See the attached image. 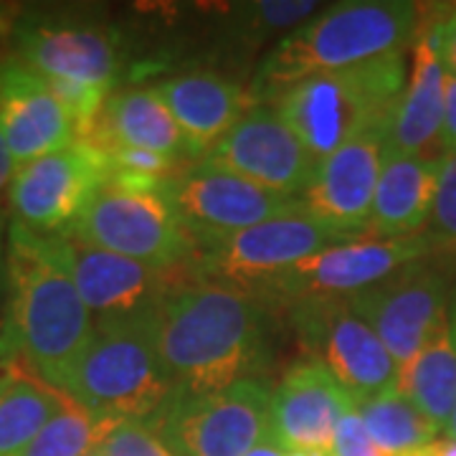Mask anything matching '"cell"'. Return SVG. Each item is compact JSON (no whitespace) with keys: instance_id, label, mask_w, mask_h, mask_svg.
I'll return each mask as SVG.
<instances>
[{"instance_id":"cell-1","label":"cell","mask_w":456,"mask_h":456,"mask_svg":"<svg viewBox=\"0 0 456 456\" xmlns=\"http://www.w3.org/2000/svg\"><path fill=\"white\" fill-rule=\"evenodd\" d=\"M155 332L175 393L224 391L269 360L259 299L211 279L173 284L155 312Z\"/></svg>"},{"instance_id":"cell-2","label":"cell","mask_w":456,"mask_h":456,"mask_svg":"<svg viewBox=\"0 0 456 456\" xmlns=\"http://www.w3.org/2000/svg\"><path fill=\"white\" fill-rule=\"evenodd\" d=\"M5 266L8 294L0 335L13 358L28 362L44 383L61 388L94 335V317L69 272L66 239L36 233L13 221Z\"/></svg>"},{"instance_id":"cell-3","label":"cell","mask_w":456,"mask_h":456,"mask_svg":"<svg viewBox=\"0 0 456 456\" xmlns=\"http://www.w3.org/2000/svg\"><path fill=\"white\" fill-rule=\"evenodd\" d=\"M419 33V5L401 0L338 3L289 31L261 61L248 94L277 102L310 77L403 53Z\"/></svg>"},{"instance_id":"cell-4","label":"cell","mask_w":456,"mask_h":456,"mask_svg":"<svg viewBox=\"0 0 456 456\" xmlns=\"http://www.w3.org/2000/svg\"><path fill=\"white\" fill-rule=\"evenodd\" d=\"M155 312L94 322L59 391L104 419L150 424L175 395L158 353Z\"/></svg>"},{"instance_id":"cell-5","label":"cell","mask_w":456,"mask_h":456,"mask_svg":"<svg viewBox=\"0 0 456 456\" xmlns=\"http://www.w3.org/2000/svg\"><path fill=\"white\" fill-rule=\"evenodd\" d=\"M406 82V53H391L305 79L277 99V112L322 160L362 132L388 130Z\"/></svg>"},{"instance_id":"cell-6","label":"cell","mask_w":456,"mask_h":456,"mask_svg":"<svg viewBox=\"0 0 456 456\" xmlns=\"http://www.w3.org/2000/svg\"><path fill=\"white\" fill-rule=\"evenodd\" d=\"M64 236L167 272L196 259L198 251L167 196V183L152 180L110 178Z\"/></svg>"},{"instance_id":"cell-7","label":"cell","mask_w":456,"mask_h":456,"mask_svg":"<svg viewBox=\"0 0 456 456\" xmlns=\"http://www.w3.org/2000/svg\"><path fill=\"white\" fill-rule=\"evenodd\" d=\"M272 391L259 378L224 391L175 393L150 421L173 456H246L269 431Z\"/></svg>"},{"instance_id":"cell-8","label":"cell","mask_w":456,"mask_h":456,"mask_svg":"<svg viewBox=\"0 0 456 456\" xmlns=\"http://www.w3.org/2000/svg\"><path fill=\"white\" fill-rule=\"evenodd\" d=\"M16 59L53 86L110 97L122 66L119 36L94 18L31 13L16 20Z\"/></svg>"},{"instance_id":"cell-9","label":"cell","mask_w":456,"mask_h":456,"mask_svg":"<svg viewBox=\"0 0 456 456\" xmlns=\"http://www.w3.org/2000/svg\"><path fill=\"white\" fill-rule=\"evenodd\" d=\"M350 239L353 236L327 226L302 206L299 211L269 218L259 226L233 233L221 244L200 248L193 264L198 279H211L254 294V289L266 287L294 264Z\"/></svg>"},{"instance_id":"cell-10","label":"cell","mask_w":456,"mask_h":456,"mask_svg":"<svg viewBox=\"0 0 456 456\" xmlns=\"http://www.w3.org/2000/svg\"><path fill=\"white\" fill-rule=\"evenodd\" d=\"M431 251L428 236H401V239H350L299 261L281 272L264 289L281 302L305 305L325 299H350L353 294L373 287L395 274L408 264L421 261Z\"/></svg>"},{"instance_id":"cell-11","label":"cell","mask_w":456,"mask_h":456,"mask_svg":"<svg viewBox=\"0 0 456 456\" xmlns=\"http://www.w3.org/2000/svg\"><path fill=\"white\" fill-rule=\"evenodd\" d=\"M107 180V155L97 145L77 140L16 167L8 185V203L20 226L46 236H64Z\"/></svg>"},{"instance_id":"cell-12","label":"cell","mask_w":456,"mask_h":456,"mask_svg":"<svg viewBox=\"0 0 456 456\" xmlns=\"http://www.w3.org/2000/svg\"><path fill=\"white\" fill-rule=\"evenodd\" d=\"M167 196L198 251L305 206L302 198L279 196L203 163L185 167L170 180Z\"/></svg>"},{"instance_id":"cell-13","label":"cell","mask_w":456,"mask_h":456,"mask_svg":"<svg viewBox=\"0 0 456 456\" xmlns=\"http://www.w3.org/2000/svg\"><path fill=\"white\" fill-rule=\"evenodd\" d=\"M365 325H370L393 360L406 365L449 317V279L424 259L408 264L395 274L345 299Z\"/></svg>"},{"instance_id":"cell-14","label":"cell","mask_w":456,"mask_h":456,"mask_svg":"<svg viewBox=\"0 0 456 456\" xmlns=\"http://www.w3.org/2000/svg\"><path fill=\"white\" fill-rule=\"evenodd\" d=\"M294 322L353 403L370 401L398 386L401 368L391 350L345 299L297 305Z\"/></svg>"},{"instance_id":"cell-15","label":"cell","mask_w":456,"mask_h":456,"mask_svg":"<svg viewBox=\"0 0 456 456\" xmlns=\"http://www.w3.org/2000/svg\"><path fill=\"white\" fill-rule=\"evenodd\" d=\"M198 163L248 180L279 196L299 198V193H307L320 160L277 110L256 104Z\"/></svg>"},{"instance_id":"cell-16","label":"cell","mask_w":456,"mask_h":456,"mask_svg":"<svg viewBox=\"0 0 456 456\" xmlns=\"http://www.w3.org/2000/svg\"><path fill=\"white\" fill-rule=\"evenodd\" d=\"M386 127L362 132L322 158L302 196L312 216L345 236L360 239V231L370 224L375 185L386 155Z\"/></svg>"},{"instance_id":"cell-17","label":"cell","mask_w":456,"mask_h":456,"mask_svg":"<svg viewBox=\"0 0 456 456\" xmlns=\"http://www.w3.org/2000/svg\"><path fill=\"white\" fill-rule=\"evenodd\" d=\"M0 134L16 167L77 142L64 102L18 59L0 61Z\"/></svg>"},{"instance_id":"cell-18","label":"cell","mask_w":456,"mask_h":456,"mask_svg":"<svg viewBox=\"0 0 456 456\" xmlns=\"http://www.w3.org/2000/svg\"><path fill=\"white\" fill-rule=\"evenodd\" d=\"M66 261L94 322L155 312L167 289L180 281L175 277L178 269H155L142 261L77 244L71 239H66Z\"/></svg>"},{"instance_id":"cell-19","label":"cell","mask_w":456,"mask_h":456,"mask_svg":"<svg viewBox=\"0 0 456 456\" xmlns=\"http://www.w3.org/2000/svg\"><path fill=\"white\" fill-rule=\"evenodd\" d=\"M350 395L320 360L287 370L269 403V434L287 452L330 454L342 416L353 411Z\"/></svg>"},{"instance_id":"cell-20","label":"cell","mask_w":456,"mask_h":456,"mask_svg":"<svg viewBox=\"0 0 456 456\" xmlns=\"http://www.w3.org/2000/svg\"><path fill=\"white\" fill-rule=\"evenodd\" d=\"M444 99H446V69L441 64L436 23H434L419 33L406 89L388 122L386 150L413 155V158H426V152H441Z\"/></svg>"},{"instance_id":"cell-21","label":"cell","mask_w":456,"mask_h":456,"mask_svg":"<svg viewBox=\"0 0 456 456\" xmlns=\"http://www.w3.org/2000/svg\"><path fill=\"white\" fill-rule=\"evenodd\" d=\"M167 112L183 132L193 160H200L256 102L226 77L193 71L178 74L155 86Z\"/></svg>"},{"instance_id":"cell-22","label":"cell","mask_w":456,"mask_h":456,"mask_svg":"<svg viewBox=\"0 0 456 456\" xmlns=\"http://www.w3.org/2000/svg\"><path fill=\"white\" fill-rule=\"evenodd\" d=\"M86 142L99 150H145L173 160H193L183 132L155 89L112 92Z\"/></svg>"},{"instance_id":"cell-23","label":"cell","mask_w":456,"mask_h":456,"mask_svg":"<svg viewBox=\"0 0 456 456\" xmlns=\"http://www.w3.org/2000/svg\"><path fill=\"white\" fill-rule=\"evenodd\" d=\"M439 167V158H413L386 150L368 231L383 239L416 236L431 218Z\"/></svg>"},{"instance_id":"cell-24","label":"cell","mask_w":456,"mask_h":456,"mask_svg":"<svg viewBox=\"0 0 456 456\" xmlns=\"http://www.w3.org/2000/svg\"><path fill=\"white\" fill-rule=\"evenodd\" d=\"M398 391L441 431L456 403V310L449 302V317L426 342L424 350L398 370Z\"/></svg>"},{"instance_id":"cell-25","label":"cell","mask_w":456,"mask_h":456,"mask_svg":"<svg viewBox=\"0 0 456 456\" xmlns=\"http://www.w3.org/2000/svg\"><path fill=\"white\" fill-rule=\"evenodd\" d=\"M355 411L370 439L388 456H421L431 444L439 441V426L431 424L398 391V386L370 401L355 403Z\"/></svg>"},{"instance_id":"cell-26","label":"cell","mask_w":456,"mask_h":456,"mask_svg":"<svg viewBox=\"0 0 456 456\" xmlns=\"http://www.w3.org/2000/svg\"><path fill=\"white\" fill-rule=\"evenodd\" d=\"M69 403V395L41 378H20L0 393V456H20L44 426Z\"/></svg>"},{"instance_id":"cell-27","label":"cell","mask_w":456,"mask_h":456,"mask_svg":"<svg viewBox=\"0 0 456 456\" xmlns=\"http://www.w3.org/2000/svg\"><path fill=\"white\" fill-rule=\"evenodd\" d=\"M117 424L119 421L97 416L69 395V403L44 426L20 456H86L97 452Z\"/></svg>"},{"instance_id":"cell-28","label":"cell","mask_w":456,"mask_h":456,"mask_svg":"<svg viewBox=\"0 0 456 456\" xmlns=\"http://www.w3.org/2000/svg\"><path fill=\"white\" fill-rule=\"evenodd\" d=\"M320 3L314 0H264V3H248L241 5L239 13V31L244 38L254 44L264 41L266 36L279 31L299 28L310 18L317 16Z\"/></svg>"},{"instance_id":"cell-29","label":"cell","mask_w":456,"mask_h":456,"mask_svg":"<svg viewBox=\"0 0 456 456\" xmlns=\"http://www.w3.org/2000/svg\"><path fill=\"white\" fill-rule=\"evenodd\" d=\"M431 231L428 241L431 246H446L456 248V152H446L441 158L439 183H436V196L431 208Z\"/></svg>"},{"instance_id":"cell-30","label":"cell","mask_w":456,"mask_h":456,"mask_svg":"<svg viewBox=\"0 0 456 456\" xmlns=\"http://www.w3.org/2000/svg\"><path fill=\"white\" fill-rule=\"evenodd\" d=\"M97 452L99 456H173L160 436L140 421H119Z\"/></svg>"},{"instance_id":"cell-31","label":"cell","mask_w":456,"mask_h":456,"mask_svg":"<svg viewBox=\"0 0 456 456\" xmlns=\"http://www.w3.org/2000/svg\"><path fill=\"white\" fill-rule=\"evenodd\" d=\"M330 456H388L365 431V426L360 421L358 411L353 406V411H347L342 416L340 426L335 431V441Z\"/></svg>"},{"instance_id":"cell-32","label":"cell","mask_w":456,"mask_h":456,"mask_svg":"<svg viewBox=\"0 0 456 456\" xmlns=\"http://www.w3.org/2000/svg\"><path fill=\"white\" fill-rule=\"evenodd\" d=\"M444 152H456V77L446 71V99H444V127H441Z\"/></svg>"},{"instance_id":"cell-33","label":"cell","mask_w":456,"mask_h":456,"mask_svg":"<svg viewBox=\"0 0 456 456\" xmlns=\"http://www.w3.org/2000/svg\"><path fill=\"white\" fill-rule=\"evenodd\" d=\"M436 46H439V56L444 69L456 77V16L436 23Z\"/></svg>"},{"instance_id":"cell-34","label":"cell","mask_w":456,"mask_h":456,"mask_svg":"<svg viewBox=\"0 0 456 456\" xmlns=\"http://www.w3.org/2000/svg\"><path fill=\"white\" fill-rule=\"evenodd\" d=\"M13 175H16V163H13V158H11V152L5 147V140L0 134V193L11 185Z\"/></svg>"},{"instance_id":"cell-35","label":"cell","mask_w":456,"mask_h":456,"mask_svg":"<svg viewBox=\"0 0 456 456\" xmlns=\"http://www.w3.org/2000/svg\"><path fill=\"white\" fill-rule=\"evenodd\" d=\"M246 456H289V452H287V449H284V446H281V444H279V441L266 431V436H264V439H261Z\"/></svg>"},{"instance_id":"cell-36","label":"cell","mask_w":456,"mask_h":456,"mask_svg":"<svg viewBox=\"0 0 456 456\" xmlns=\"http://www.w3.org/2000/svg\"><path fill=\"white\" fill-rule=\"evenodd\" d=\"M3 213H0V314L5 312V294H8V266H5V248H3Z\"/></svg>"},{"instance_id":"cell-37","label":"cell","mask_w":456,"mask_h":456,"mask_svg":"<svg viewBox=\"0 0 456 456\" xmlns=\"http://www.w3.org/2000/svg\"><path fill=\"white\" fill-rule=\"evenodd\" d=\"M426 454L428 456H456V441L439 439L436 444H431V446L426 449Z\"/></svg>"},{"instance_id":"cell-38","label":"cell","mask_w":456,"mask_h":456,"mask_svg":"<svg viewBox=\"0 0 456 456\" xmlns=\"http://www.w3.org/2000/svg\"><path fill=\"white\" fill-rule=\"evenodd\" d=\"M13 26H16V23L11 20V16H8V11H3V8H0V36H3V33H5V31L13 33Z\"/></svg>"},{"instance_id":"cell-39","label":"cell","mask_w":456,"mask_h":456,"mask_svg":"<svg viewBox=\"0 0 456 456\" xmlns=\"http://www.w3.org/2000/svg\"><path fill=\"white\" fill-rule=\"evenodd\" d=\"M13 358V353H11V347L5 345V340H3V335H0V362H11Z\"/></svg>"},{"instance_id":"cell-40","label":"cell","mask_w":456,"mask_h":456,"mask_svg":"<svg viewBox=\"0 0 456 456\" xmlns=\"http://www.w3.org/2000/svg\"><path fill=\"white\" fill-rule=\"evenodd\" d=\"M18 375L16 373H11V375H3V378H0V393L5 391V388H8V386H11V383H13V380H16Z\"/></svg>"},{"instance_id":"cell-41","label":"cell","mask_w":456,"mask_h":456,"mask_svg":"<svg viewBox=\"0 0 456 456\" xmlns=\"http://www.w3.org/2000/svg\"><path fill=\"white\" fill-rule=\"evenodd\" d=\"M86 456H99V452H92V454H86Z\"/></svg>"},{"instance_id":"cell-42","label":"cell","mask_w":456,"mask_h":456,"mask_svg":"<svg viewBox=\"0 0 456 456\" xmlns=\"http://www.w3.org/2000/svg\"><path fill=\"white\" fill-rule=\"evenodd\" d=\"M421 456H428V454H426V452H424V454H421Z\"/></svg>"},{"instance_id":"cell-43","label":"cell","mask_w":456,"mask_h":456,"mask_svg":"<svg viewBox=\"0 0 456 456\" xmlns=\"http://www.w3.org/2000/svg\"><path fill=\"white\" fill-rule=\"evenodd\" d=\"M454 16H456V11H454Z\"/></svg>"}]
</instances>
